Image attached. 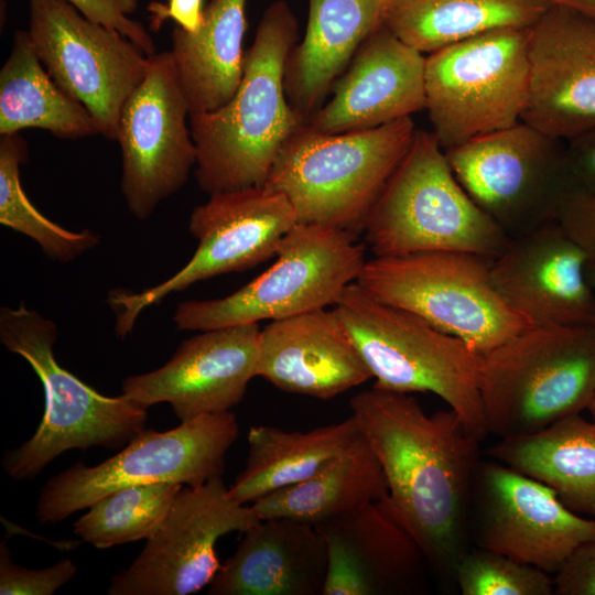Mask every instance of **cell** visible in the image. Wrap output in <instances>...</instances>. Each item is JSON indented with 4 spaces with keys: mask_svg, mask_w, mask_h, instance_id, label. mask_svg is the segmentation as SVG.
Returning a JSON list of instances; mask_svg holds the SVG:
<instances>
[{
    "mask_svg": "<svg viewBox=\"0 0 595 595\" xmlns=\"http://www.w3.org/2000/svg\"><path fill=\"white\" fill-rule=\"evenodd\" d=\"M390 0H309L302 41L286 60L284 89L306 120L323 105L333 84L360 45L385 24Z\"/></svg>",
    "mask_w": 595,
    "mask_h": 595,
    "instance_id": "obj_25",
    "label": "cell"
},
{
    "mask_svg": "<svg viewBox=\"0 0 595 595\" xmlns=\"http://www.w3.org/2000/svg\"><path fill=\"white\" fill-rule=\"evenodd\" d=\"M349 405L382 468L385 506L415 539L431 574L454 582L456 564L472 547L480 441L453 409L429 415L409 393L372 387Z\"/></svg>",
    "mask_w": 595,
    "mask_h": 595,
    "instance_id": "obj_1",
    "label": "cell"
},
{
    "mask_svg": "<svg viewBox=\"0 0 595 595\" xmlns=\"http://www.w3.org/2000/svg\"><path fill=\"white\" fill-rule=\"evenodd\" d=\"M587 410L589 411L592 419L595 422V390H594V393H593V397H592V400L589 402Z\"/></svg>",
    "mask_w": 595,
    "mask_h": 595,
    "instance_id": "obj_43",
    "label": "cell"
},
{
    "mask_svg": "<svg viewBox=\"0 0 595 595\" xmlns=\"http://www.w3.org/2000/svg\"><path fill=\"white\" fill-rule=\"evenodd\" d=\"M556 221L595 261V194L571 193L561 205Z\"/></svg>",
    "mask_w": 595,
    "mask_h": 595,
    "instance_id": "obj_37",
    "label": "cell"
},
{
    "mask_svg": "<svg viewBox=\"0 0 595 595\" xmlns=\"http://www.w3.org/2000/svg\"><path fill=\"white\" fill-rule=\"evenodd\" d=\"M543 0H390L385 25L422 54L504 28H531Z\"/></svg>",
    "mask_w": 595,
    "mask_h": 595,
    "instance_id": "obj_31",
    "label": "cell"
},
{
    "mask_svg": "<svg viewBox=\"0 0 595 595\" xmlns=\"http://www.w3.org/2000/svg\"><path fill=\"white\" fill-rule=\"evenodd\" d=\"M247 0H210L196 33L176 26L169 51L190 116L218 109L236 93L244 72Z\"/></svg>",
    "mask_w": 595,
    "mask_h": 595,
    "instance_id": "obj_27",
    "label": "cell"
},
{
    "mask_svg": "<svg viewBox=\"0 0 595 595\" xmlns=\"http://www.w3.org/2000/svg\"><path fill=\"white\" fill-rule=\"evenodd\" d=\"M493 259L448 250L374 257L356 282L376 300L415 314L482 356L532 326L494 288Z\"/></svg>",
    "mask_w": 595,
    "mask_h": 595,
    "instance_id": "obj_8",
    "label": "cell"
},
{
    "mask_svg": "<svg viewBox=\"0 0 595 595\" xmlns=\"http://www.w3.org/2000/svg\"><path fill=\"white\" fill-rule=\"evenodd\" d=\"M530 28L488 31L425 56V107L443 150L522 120Z\"/></svg>",
    "mask_w": 595,
    "mask_h": 595,
    "instance_id": "obj_10",
    "label": "cell"
},
{
    "mask_svg": "<svg viewBox=\"0 0 595 595\" xmlns=\"http://www.w3.org/2000/svg\"><path fill=\"white\" fill-rule=\"evenodd\" d=\"M591 258L555 220L511 238L493 259L501 299L534 326L595 324Z\"/></svg>",
    "mask_w": 595,
    "mask_h": 595,
    "instance_id": "obj_19",
    "label": "cell"
},
{
    "mask_svg": "<svg viewBox=\"0 0 595 595\" xmlns=\"http://www.w3.org/2000/svg\"><path fill=\"white\" fill-rule=\"evenodd\" d=\"M334 309L375 379L374 388L432 392L476 439L488 435L478 389L480 355L415 314L376 300L357 282L346 286Z\"/></svg>",
    "mask_w": 595,
    "mask_h": 595,
    "instance_id": "obj_6",
    "label": "cell"
},
{
    "mask_svg": "<svg viewBox=\"0 0 595 595\" xmlns=\"http://www.w3.org/2000/svg\"><path fill=\"white\" fill-rule=\"evenodd\" d=\"M259 323L201 331L150 372L127 377L122 394L149 408L166 402L180 422L230 411L257 377Z\"/></svg>",
    "mask_w": 595,
    "mask_h": 595,
    "instance_id": "obj_18",
    "label": "cell"
},
{
    "mask_svg": "<svg viewBox=\"0 0 595 595\" xmlns=\"http://www.w3.org/2000/svg\"><path fill=\"white\" fill-rule=\"evenodd\" d=\"M84 17L128 37L147 55L155 54V44L144 26L130 18L139 0H65Z\"/></svg>",
    "mask_w": 595,
    "mask_h": 595,
    "instance_id": "obj_36",
    "label": "cell"
},
{
    "mask_svg": "<svg viewBox=\"0 0 595 595\" xmlns=\"http://www.w3.org/2000/svg\"><path fill=\"white\" fill-rule=\"evenodd\" d=\"M549 6L566 8L595 21V0H543Z\"/></svg>",
    "mask_w": 595,
    "mask_h": 595,
    "instance_id": "obj_41",
    "label": "cell"
},
{
    "mask_svg": "<svg viewBox=\"0 0 595 595\" xmlns=\"http://www.w3.org/2000/svg\"><path fill=\"white\" fill-rule=\"evenodd\" d=\"M360 436L361 432L351 414L344 421L310 431L251 426L246 466L229 487V495L239 504L247 505L301 483L345 452Z\"/></svg>",
    "mask_w": 595,
    "mask_h": 595,
    "instance_id": "obj_28",
    "label": "cell"
},
{
    "mask_svg": "<svg viewBox=\"0 0 595 595\" xmlns=\"http://www.w3.org/2000/svg\"><path fill=\"white\" fill-rule=\"evenodd\" d=\"M425 56L385 24L360 45L334 95L306 125L321 133L383 126L423 110Z\"/></svg>",
    "mask_w": 595,
    "mask_h": 595,
    "instance_id": "obj_22",
    "label": "cell"
},
{
    "mask_svg": "<svg viewBox=\"0 0 595 595\" xmlns=\"http://www.w3.org/2000/svg\"><path fill=\"white\" fill-rule=\"evenodd\" d=\"M239 434L230 411L204 414L167 431L143 429L95 466L78 462L51 477L36 502L40 523H56L123 487L159 483L198 486L221 477Z\"/></svg>",
    "mask_w": 595,
    "mask_h": 595,
    "instance_id": "obj_11",
    "label": "cell"
},
{
    "mask_svg": "<svg viewBox=\"0 0 595 595\" xmlns=\"http://www.w3.org/2000/svg\"><path fill=\"white\" fill-rule=\"evenodd\" d=\"M485 455L547 485L571 511L595 518V422L581 413L500 439Z\"/></svg>",
    "mask_w": 595,
    "mask_h": 595,
    "instance_id": "obj_26",
    "label": "cell"
},
{
    "mask_svg": "<svg viewBox=\"0 0 595 595\" xmlns=\"http://www.w3.org/2000/svg\"><path fill=\"white\" fill-rule=\"evenodd\" d=\"M387 495L380 463L361 434L310 478L266 495L251 507L259 519L282 517L317 526Z\"/></svg>",
    "mask_w": 595,
    "mask_h": 595,
    "instance_id": "obj_29",
    "label": "cell"
},
{
    "mask_svg": "<svg viewBox=\"0 0 595 595\" xmlns=\"http://www.w3.org/2000/svg\"><path fill=\"white\" fill-rule=\"evenodd\" d=\"M327 549L323 595H404L428 589L423 551L382 500L316 526Z\"/></svg>",
    "mask_w": 595,
    "mask_h": 595,
    "instance_id": "obj_21",
    "label": "cell"
},
{
    "mask_svg": "<svg viewBox=\"0 0 595 595\" xmlns=\"http://www.w3.org/2000/svg\"><path fill=\"white\" fill-rule=\"evenodd\" d=\"M299 223L289 199L267 186L218 192L196 206L188 230L197 248L174 275L140 292L111 290L107 303L116 314L115 332L125 338L147 307L190 285L240 272L275 256L284 236Z\"/></svg>",
    "mask_w": 595,
    "mask_h": 595,
    "instance_id": "obj_13",
    "label": "cell"
},
{
    "mask_svg": "<svg viewBox=\"0 0 595 595\" xmlns=\"http://www.w3.org/2000/svg\"><path fill=\"white\" fill-rule=\"evenodd\" d=\"M148 10L153 29H159L166 19H172L183 31L196 33L204 22V0H169L166 4L154 1Z\"/></svg>",
    "mask_w": 595,
    "mask_h": 595,
    "instance_id": "obj_40",
    "label": "cell"
},
{
    "mask_svg": "<svg viewBox=\"0 0 595 595\" xmlns=\"http://www.w3.org/2000/svg\"><path fill=\"white\" fill-rule=\"evenodd\" d=\"M587 275L595 292V261L593 260H591L587 264Z\"/></svg>",
    "mask_w": 595,
    "mask_h": 595,
    "instance_id": "obj_42",
    "label": "cell"
},
{
    "mask_svg": "<svg viewBox=\"0 0 595 595\" xmlns=\"http://www.w3.org/2000/svg\"><path fill=\"white\" fill-rule=\"evenodd\" d=\"M565 143L572 193L595 194V129Z\"/></svg>",
    "mask_w": 595,
    "mask_h": 595,
    "instance_id": "obj_39",
    "label": "cell"
},
{
    "mask_svg": "<svg viewBox=\"0 0 595 595\" xmlns=\"http://www.w3.org/2000/svg\"><path fill=\"white\" fill-rule=\"evenodd\" d=\"M28 32L51 77L88 110L99 134L116 140L122 108L144 78L150 55L65 0H29Z\"/></svg>",
    "mask_w": 595,
    "mask_h": 595,
    "instance_id": "obj_14",
    "label": "cell"
},
{
    "mask_svg": "<svg viewBox=\"0 0 595 595\" xmlns=\"http://www.w3.org/2000/svg\"><path fill=\"white\" fill-rule=\"evenodd\" d=\"M444 152L469 197L510 239L555 221L572 193L565 141L522 120Z\"/></svg>",
    "mask_w": 595,
    "mask_h": 595,
    "instance_id": "obj_12",
    "label": "cell"
},
{
    "mask_svg": "<svg viewBox=\"0 0 595 595\" xmlns=\"http://www.w3.org/2000/svg\"><path fill=\"white\" fill-rule=\"evenodd\" d=\"M553 582L555 595H595V539L572 554Z\"/></svg>",
    "mask_w": 595,
    "mask_h": 595,
    "instance_id": "obj_38",
    "label": "cell"
},
{
    "mask_svg": "<svg viewBox=\"0 0 595 595\" xmlns=\"http://www.w3.org/2000/svg\"><path fill=\"white\" fill-rule=\"evenodd\" d=\"M187 117L170 52L150 55L144 78L122 108L116 138L122 154L121 191L138 220L148 219L181 190L196 165Z\"/></svg>",
    "mask_w": 595,
    "mask_h": 595,
    "instance_id": "obj_16",
    "label": "cell"
},
{
    "mask_svg": "<svg viewBox=\"0 0 595 595\" xmlns=\"http://www.w3.org/2000/svg\"><path fill=\"white\" fill-rule=\"evenodd\" d=\"M43 129L58 138L99 134L88 110L47 73L28 31H17L0 71V136Z\"/></svg>",
    "mask_w": 595,
    "mask_h": 595,
    "instance_id": "obj_30",
    "label": "cell"
},
{
    "mask_svg": "<svg viewBox=\"0 0 595 595\" xmlns=\"http://www.w3.org/2000/svg\"><path fill=\"white\" fill-rule=\"evenodd\" d=\"M529 62L522 121L564 141L595 129V21L549 6L530 28Z\"/></svg>",
    "mask_w": 595,
    "mask_h": 595,
    "instance_id": "obj_20",
    "label": "cell"
},
{
    "mask_svg": "<svg viewBox=\"0 0 595 595\" xmlns=\"http://www.w3.org/2000/svg\"><path fill=\"white\" fill-rule=\"evenodd\" d=\"M56 324L24 302L0 310V342L21 356L42 382L45 408L35 433L3 454L2 466L12 479L35 478L53 459L69 450L91 446L119 448L145 429L148 408L125 394L97 392L62 367L53 351Z\"/></svg>",
    "mask_w": 595,
    "mask_h": 595,
    "instance_id": "obj_3",
    "label": "cell"
},
{
    "mask_svg": "<svg viewBox=\"0 0 595 595\" xmlns=\"http://www.w3.org/2000/svg\"><path fill=\"white\" fill-rule=\"evenodd\" d=\"M257 377L321 400L372 378L335 309L271 321L260 332Z\"/></svg>",
    "mask_w": 595,
    "mask_h": 595,
    "instance_id": "obj_23",
    "label": "cell"
},
{
    "mask_svg": "<svg viewBox=\"0 0 595 595\" xmlns=\"http://www.w3.org/2000/svg\"><path fill=\"white\" fill-rule=\"evenodd\" d=\"M77 573V565L64 559L42 570H29L15 564L7 543L0 545L1 595H52Z\"/></svg>",
    "mask_w": 595,
    "mask_h": 595,
    "instance_id": "obj_35",
    "label": "cell"
},
{
    "mask_svg": "<svg viewBox=\"0 0 595 595\" xmlns=\"http://www.w3.org/2000/svg\"><path fill=\"white\" fill-rule=\"evenodd\" d=\"M469 533L472 545L555 575L595 539V518L571 511L547 485L490 458L477 468Z\"/></svg>",
    "mask_w": 595,
    "mask_h": 595,
    "instance_id": "obj_15",
    "label": "cell"
},
{
    "mask_svg": "<svg viewBox=\"0 0 595 595\" xmlns=\"http://www.w3.org/2000/svg\"><path fill=\"white\" fill-rule=\"evenodd\" d=\"M183 487L159 483L117 489L89 506L74 522V532L97 549L148 540L163 524Z\"/></svg>",
    "mask_w": 595,
    "mask_h": 595,
    "instance_id": "obj_33",
    "label": "cell"
},
{
    "mask_svg": "<svg viewBox=\"0 0 595 595\" xmlns=\"http://www.w3.org/2000/svg\"><path fill=\"white\" fill-rule=\"evenodd\" d=\"M463 595H552L551 574L500 553L472 545L454 572Z\"/></svg>",
    "mask_w": 595,
    "mask_h": 595,
    "instance_id": "obj_34",
    "label": "cell"
},
{
    "mask_svg": "<svg viewBox=\"0 0 595 595\" xmlns=\"http://www.w3.org/2000/svg\"><path fill=\"white\" fill-rule=\"evenodd\" d=\"M363 232L375 257L448 250L495 258L510 240L459 184L433 132L419 129Z\"/></svg>",
    "mask_w": 595,
    "mask_h": 595,
    "instance_id": "obj_7",
    "label": "cell"
},
{
    "mask_svg": "<svg viewBox=\"0 0 595 595\" xmlns=\"http://www.w3.org/2000/svg\"><path fill=\"white\" fill-rule=\"evenodd\" d=\"M365 251L347 230L298 223L264 272L227 296L180 303L173 322L180 331L201 332L334 306L346 286L357 281Z\"/></svg>",
    "mask_w": 595,
    "mask_h": 595,
    "instance_id": "obj_9",
    "label": "cell"
},
{
    "mask_svg": "<svg viewBox=\"0 0 595 595\" xmlns=\"http://www.w3.org/2000/svg\"><path fill=\"white\" fill-rule=\"evenodd\" d=\"M26 156V142L19 133L0 137V223L33 239L50 259L71 262L95 248L99 235L90 229L68 230L33 205L20 177Z\"/></svg>",
    "mask_w": 595,
    "mask_h": 595,
    "instance_id": "obj_32",
    "label": "cell"
},
{
    "mask_svg": "<svg viewBox=\"0 0 595 595\" xmlns=\"http://www.w3.org/2000/svg\"><path fill=\"white\" fill-rule=\"evenodd\" d=\"M220 565L209 595H323L327 549L316 526L260 519Z\"/></svg>",
    "mask_w": 595,
    "mask_h": 595,
    "instance_id": "obj_24",
    "label": "cell"
},
{
    "mask_svg": "<svg viewBox=\"0 0 595 595\" xmlns=\"http://www.w3.org/2000/svg\"><path fill=\"white\" fill-rule=\"evenodd\" d=\"M298 20L284 0L263 12L245 54L240 84L216 110L191 115L195 178L208 195L264 185L288 139L306 119L288 101L284 73Z\"/></svg>",
    "mask_w": 595,
    "mask_h": 595,
    "instance_id": "obj_2",
    "label": "cell"
},
{
    "mask_svg": "<svg viewBox=\"0 0 595 595\" xmlns=\"http://www.w3.org/2000/svg\"><path fill=\"white\" fill-rule=\"evenodd\" d=\"M414 132L411 117L340 133H321L305 122L280 149L264 186L289 199L299 223L357 236Z\"/></svg>",
    "mask_w": 595,
    "mask_h": 595,
    "instance_id": "obj_4",
    "label": "cell"
},
{
    "mask_svg": "<svg viewBox=\"0 0 595 595\" xmlns=\"http://www.w3.org/2000/svg\"><path fill=\"white\" fill-rule=\"evenodd\" d=\"M488 434L539 432L587 410L595 390V324L530 326L480 356Z\"/></svg>",
    "mask_w": 595,
    "mask_h": 595,
    "instance_id": "obj_5",
    "label": "cell"
},
{
    "mask_svg": "<svg viewBox=\"0 0 595 595\" xmlns=\"http://www.w3.org/2000/svg\"><path fill=\"white\" fill-rule=\"evenodd\" d=\"M236 501L221 477L183 487L139 555L111 577L109 595H187L209 585L220 563L217 541L259 521Z\"/></svg>",
    "mask_w": 595,
    "mask_h": 595,
    "instance_id": "obj_17",
    "label": "cell"
}]
</instances>
